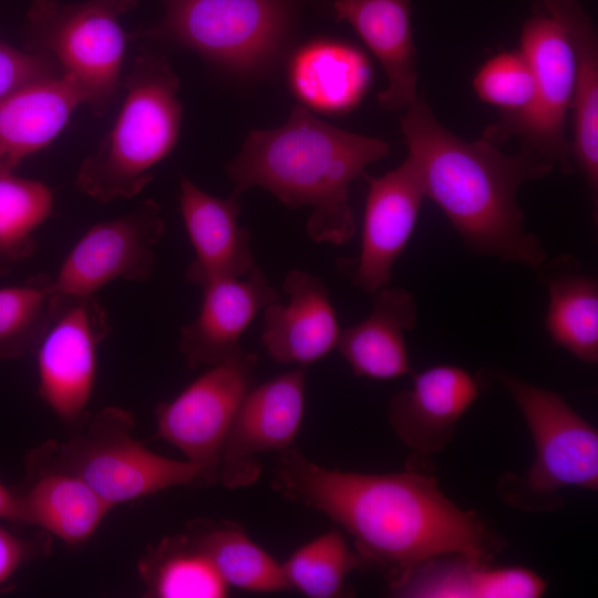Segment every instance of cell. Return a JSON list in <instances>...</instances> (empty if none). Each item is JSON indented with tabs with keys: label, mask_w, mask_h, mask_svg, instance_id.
I'll return each instance as SVG.
<instances>
[{
	"label": "cell",
	"mask_w": 598,
	"mask_h": 598,
	"mask_svg": "<svg viewBox=\"0 0 598 598\" xmlns=\"http://www.w3.org/2000/svg\"><path fill=\"white\" fill-rule=\"evenodd\" d=\"M272 487L313 508L353 539L364 566L389 581L435 556L464 554L491 560L504 546L474 512L464 511L415 470L367 474L321 466L292 446L277 454Z\"/></svg>",
	"instance_id": "1"
},
{
	"label": "cell",
	"mask_w": 598,
	"mask_h": 598,
	"mask_svg": "<svg viewBox=\"0 0 598 598\" xmlns=\"http://www.w3.org/2000/svg\"><path fill=\"white\" fill-rule=\"evenodd\" d=\"M401 131L430 198L472 254L537 269L546 259L538 235L525 227L519 187L555 166L522 147L515 155L485 137L467 142L443 126L423 96L404 110Z\"/></svg>",
	"instance_id": "2"
},
{
	"label": "cell",
	"mask_w": 598,
	"mask_h": 598,
	"mask_svg": "<svg viewBox=\"0 0 598 598\" xmlns=\"http://www.w3.org/2000/svg\"><path fill=\"white\" fill-rule=\"evenodd\" d=\"M389 153L386 142L332 126L298 104L280 127L251 131L227 173L237 196L261 187L289 208L310 206L309 238L343 245L357 229L350 185Z\"/></svg>",
	"instance_id": "3"
},
{
	"label": "cell",
	"mask_w": 598,
	"mask_h": 598,
	"mask_svg": "<svg viewBox=\"0 0 598 598\" xmlns=\"http://www.w3.org/2000/svg\"><path fill=\"white\" fill-rule=\"evenodd\" d=\"M123 84L125 95L112 128L75 178L80 192L101 203L137 195L175 147L181 130L179 81L165 56L140 54Z\"/></svg>",
	"instance_id": "4"
},
{
	"label": "cell",
	"mask_w": 598,
	"mask_h": 598,
	"mask_svg": "<svg viewBox=\"0 0 598 598\" xmlns=\"http://www.w3.org/2000/svg\"><path fill=\"white\" fill-rule=\"evenodd\" d=\"M134 425L128 411L106 406L66 441L45 442L30 454L76 474L112 508L171 487L219 482L217 467L150 450L133 436Z\"/></svg>",
	"instance_id": "5"
},
{
	"label": "cell",
	"mask_w": 598,
	"mask_h": 598,
	"mask_svg": "<svg viewBox=\"0 0 598 598\" xmlns=\"http://www.w3.org/2000/svg\"><path fill=\"white\" fill-rule=\"evenodd\" d=\"M498 381L530 432L535 458L523 474L507 473L497 493L511 506L548 512L561 505L566 487L598 489V432L558 393L501 371Z\"/></svg>",
	"instance_id": "6"
},
{
	"label": "cell",
	"mask_w": 598,
	"mask_h": 598,
	"mask_svg": "<svg viewBox=\"0 0 598 598\" xmlns=\"http://www.w3.org/2000/svg\"><path fill=\"white\" fill-rule=\"evenodd\" d=\"M163 17L135 37L171 42L221 69L254 74L270 66L289 39L295 0H162Z\"/></svg>",
	"instance_id": "7"
},
{
	"label": "cell",
	"mask_w": 598,
	"mask_h": 598,
	"mask_svg": "<svg viewBox=\"0 0 598 598\" xmlns=\"http://www.w3.org/2000/svg\"><path fill=\"white\" fill-rule=\"evenodd\" d=\"M138 0H34L27 12L29 51L54 61L81 93L84 105L102 115L122 82L126 38L121 17Z\"/></svg>",
	"instance_id": "8"
},
{
	"label": "cell",
	"mask_w": 598,
	"mask_h": 598,
	"mask_svg": "<svg viewBox=\"0 0 598 598\" xmlns=\"http://www.w3.org/2000/svg\"><path fill=\"white\" fill-rule=\"evenodd\" d=\"M519 49L533 71V100L524 111L503 115L497 124L486 130L484 137L497 145L512 135L518 136L524 148L568 175L574 164L566 125L575 91L576 64L561 24L537 2L522 25Z\"/></svg>",
	"instance_id": "9"
},
{
	"label": "cell",
	"mask_w": 598,
	"mask_h": 598,
	"mask_svg": "<svg viewBox=\"0 0 598 598\" xmlns=\"http://www.w3.org/2000/svg\"><path fill=\"white\" fill-rule=\"evenodd\" d=\"M109 333V316L95 296L59 293L34 352L39 395L65 423L84 415L95 385L99 348Z\"/></svg>",
	"instance_id": "10"
},
{
	"label": "cell",
	"mask_w": 598,
	"mask_h": 598,
	"mask_svg": "<svg viewBox=\"0 0 598 598\" xmlns=\"http://www.w3.org/2000/svg\"><path fill=\"white\" fill-rule=\"evenodd\" d=\"M257 365L258 357L243 351L208 367L171 401L156 406V436L179 450L186 460L219 470L223 443L254 386Z\"/></svg>",
	"instance_id": "11"
},
{
	"label": "cell",
	"mask_w": 598,
	"mask_h": 598,
	"mask_svg": "<svg viewBox=\"0 0 598 598\" xmlns=\"http://www.w3.org/2000/svg\"><path fill=\"white\" fill-rule=\"evenodd\" d=\"M164 231L161 208L152 199L92 225L62 261L54 277L58 291L86 297L114 280H147L155 267L154 247Z\"/></svg>",
	"instance_id": "12"
},
{
	"label": "cell",
	"mask_w": 598,
	"mask_h": 598,
	"mask_svg": "<svg viewBox=\"0 0 598 598\" xmlns=\"http://www.w3.org/2000/svg\"><path fill=\"white\" fill-rule=\"evenodd\" d=\"M306 402V373L295 368L254 385L245 395L219 454V482L228 488L251 485L261 473L258 456L292 446Z\"/></svg>",
	"instance_id": "13"
},
{
	"label": "cell",
	"mask_w": 598,
	"mask_h": 598,
	"mask_svg": "<svg viewBox=\"0 0 598 598\" xmlns=\"http://www.w3.org/2000/svg\"><path fill=\"white\" fill-rule=\"evenodd\" d=\"M365 179L369 189L360 251L352 259H341L338 267L353 286L373 293L391 283L393 267L416 227L425 193L409 156L384 175H365Z\"/></svg>",
	"instance_id": "14"
},
{
	"label": "cell",
	"mask_w": 598,
	"mask_h": 598,
	"mask_svg": "<svg viewBox=\"0 0 598 598\" xmlns=\"http://www.w3.org/2000/svg\"><path fill=\"white\" fill-rule=\"evenodd\" d=\"M481 393L478 378L452 364H439L412 374L409 388L389 402V422L395 435L415 454L443 451L456 425Z\"/></svg>",
	"instance_id": "15"
},
{
	"label": "cell",
	"mask_w": 598,
	"mask_h": 598,
	"mask_svg": "<svg viewBox=\"0 0 598 598\" xmlns=\"http://www.w3.org/2000/svg\"><path fill=\"white\" fill-rule=\"evenodd\" d=\"M200 288L198 313L181 329L178 341L190 369L215 365L241 353L243 334L265 307L279 298L258 266L244 277L216 279Z\"/></svg>",
	"instance_id": "16"
},
{
	"label": "cell",
	"mask_w": 598,
	"mask_h": 598,
	"mask_svg": "<svg viewBox=\"0 0 598 598\" xmlns=\"http://www.w3.org/2000/svg\"><path fill=\"white\" fill-rule=\"evenodd\" d=\"M288 299L262 310L261 344L271 360L302 368L337 348L340 326L329 290L315 275L296 269L282 282Z\"/></svg>",
	"instance_id": "17"
},
{
	"label": "cell",
	"mask_w": 598,
	"mask_h": 598,
	"mask_svg": "<svg viewBox=\"0 0 598 598\" xmlns=\"http://www.w3.org/2000/svg\"><path fill=\"white\" fill-rule=\"evenodd\" d=\"M179 209L195 254L186 270L189 282L203 287L216 279L244 277L257 267L250 234L239 225L237 195L213 196L182 176Z\"/></svg>",
	"instance_id": "18"
},
{
	"label": "cell",
	"mask_w": 598,
	"mask_h": 598,
	"mask_svg": "<svg viewBox=\"0 0 598 598\" xmlns=\"http://www.w3.org/2000/svg\"><path fill=\"white\" fill-rule=\"evenodd\" d=\"M24 461L25 481L14 488L19 523L35 526L71 548L82 547L112 507L76 474L30 453Z\"/></svg>",
	"instance_id": "19"
},
{
	"label": "cell",
	"mask_w": 598,
	"mask_h": 598,
	"mask_svg": "<svg viewBox=\"0 0 598 598\" xmlns=\"http://www.w3.org/2000/svg\"><path fill=\"white\" fill-rule=\"evenodd\" d=\"M547 582L522 566H492L491 560L444 554L420 563L389 581L400 598H538Z\"/></svg>",
	"instance_id": "20"
},
{
	"label": "cell",
	"mask_w": 598,
	"mask_h": 598,
	"mask_svg": "<svg viewBox=\"0 0 598 598\" xmlns=\"http://www.w3.org/2000/svg\"><path fill=\"white\" fill-rule=\"evenodd\" d=\"M337 20L348 22L380 62L386 86L378 94L388 111H404L419 97L411 0H334Z\"/></svg>",
	"instance_id": "21"
},
{
	"label": "cell",
	"mask_w": 598,
	"mask_h": 598,
	"mask_svg": "<svg viewBox=\"0 0 598 598\" xmlns=\"http://www.w3.org/2000/svg\"><path fill=\"white\" fill-rule=\"evenodd\" d=\"M417 320L411 292L383 287L373 292L372 310L340 332L337 348L357 377L393 380L412 372L405 333Z\"/></svg>",
	"instance_id": "22"
},
{
	"label": "cell",
	"mask_w": 598,
	"mask_h": 598,
	"mask_svg": "<svg viewBox=\"0 0 598 598\" xmlns=\"http://www.w3.org/2000/svg\"><path fill=\"white\" fill-rule=\"evenodd\" d=\"M84 104L74 84L61 74L25 84L0 99V169L14 168L45 148Z\"/></svg>",
	"instance_id": "23"
},
{
	"label": "cell",
	"mask_w": 598,
	"mask_h": 598,
	"mask_svg": "<svg viewBox=\"0 0 598 598\" xmlns=\"http://www.w3.org/2000/svg\"><path fill=\"white\" fill-rule=\"evenodd\" d=\"M561 24L570 43L576 83L571 104L573 163L584 176L592 203L598 195V40L580 0H536Z\"/></svg>",
	"instance_id": "24"
},
{
	"label": "cell",
	"mask_w": 598,
	"mask_h": 598,
	"mask_svg": "<svg viewBox=\"0 0 598 598\" xmlns=\"http://www.w3.org/2000/svg\"><path fill=\"white\" fill-rule=\"evenodd\" d=\"M289 84L308 110L341 114L353 110L369 90L372 71L358 48L338 40H313L288 65Z\"/></svg>",
	"instance_id": "25"
},
{
	"label": "cell",
	"mask_w": 598,
	"mask_h": 598,
	"mask_svg": "<svg viewBox=\"0 0 598 598\" xmlns=\"http://www.w3.org/2000/svg\"><path fill=\"white\" fill-rule=\"evenodd\" d=\"M538 278L548 296L545 327L553 342L579 361L598 362V281L573 255L545 260Z\"/></svg>",
	"instance_id": "26"
},
{
	"label": "cell",
	"mask_w": 598,
	"mask_h": 598,
	"mask_svg": "<svg viewBox=\"0 0 598 598\" xmlns=\"http://www.w3.org/2000/svg\"><path fill=\"white\" fill-rule=\"evenodd\" d=\"M227 584L251 592L290 590L282 566L237 523L197 518L184 532Z\"/></svg>",
	"instance_id": "27"
},
{
	"label": "cell",
	"mask_w": 598,
	"mask_h": 598,
	"mask_svg": "<svg viewBox=\"0 0 598 598\" xmlns=\"http://www.w3.org/2000/svg\"><path fill=\"white\" fill-rule=\"evenodd\" d=\"M145 594L153 598H223L229 587L185 534L166 536L138 560Z\"/></svg>",
	"instance_id": "28"
},
{
	"label": "cell",
	"mask_w": 598,
	"mask_h": 598,
	"mask_svg": "<svg viewBox=\"0 0 598 598\" xmlns=\"http://www.w3.org/2000/svg\"><path fill=\"white\" fill-rule=\"evenodd\" d=\"M53 204L47 184L0 169V269L33 254L34 233L50 217Z\"/></svg>",
	"instance_id": "29"
},
{
	"label": "cell",
	"mask_w": 598,
	"mask_h": 598,
	"mask_svg": "<svg viewBox=\"0 0 598 598\" xmlns=\"http://www.w3.org/2000/svg\"><path fill=\"white\" fill-rule=\"evenodd\" d=\"M59 293L54 277L47 274L0 288V361L35 350Z\"/></svg>",
	"instance_id": "30"
},
{
	"label": "cell",
	"mask_w": 598,
	"mask_h": 598,
	"mask_svg": "<svg viewBox=\"0 0 598 598\" xmlns=\"http://www.w3.org/2000/svg\"><path fill=\"white\" fill-rule=\"evenodd\" d=\"M290 589L309 598L344 596L346 579L364 563L338 529H331L295 550L281 563Z\"/></svg>",
	"instance_id": "31"
},
{
	"label": "cell",
	"mask_w": 598,
	"mask_h": 598,
	"mask_svg": "<svg viewBox=\"0 0 598 598\" xmlns=\"http://www.w3.org/2000/svg\"><path fill=\"white\" fill-rule=\"evenodd\" d=\"M534 85L532 68L520 49L492 56L473 78L477 97L503 115L524 111L533 100Z\"/></svg>",
	"instance_id": "32"
},
{
	"label": "cell",
	"mask_w": 598,
	"mask_h": 598,
	"mask_svg": "<svg viewBox=\"0 0 598 598\" xmlns=\"http://www.w3.org/2000/svg\"><path fill=\"white\" fill-rule=\"evenodd\" d=\"M60 74L53 60L0 40V99L33 81Z\"/></svg>",
	"instance_id": "33"
},
{
	"label": "cell",
	"mask_w": 598,
	"mask_h": 598,
	"mask_svg": "<svg viewBox=\"0 0 598 598\" xmlns=\"http://www.w3.org/2000/svg\"><path fill=\"white\" fill-rule=\"evenodd\" d=\"M50 550L49 534L42 532L34 537H22L0 525V586L29 560L47 556Z\"/></svg>",
	"instance_id": "34"
},
{
	"label": "cell",
	"mask_w": 598,
	"mask_h": 598,
	"mask_svg": "<svg viewBox=\"0 0 598 598\" xmlns=\"http://www.w3.org/2000/svg\"><path fill=\"white\" fill-rule=\"evenodd\" d=\"M19 501L14 488L0 481V522L19 523Z\"/></svg>",
	"instance_id": "35"
}]
</instances>
